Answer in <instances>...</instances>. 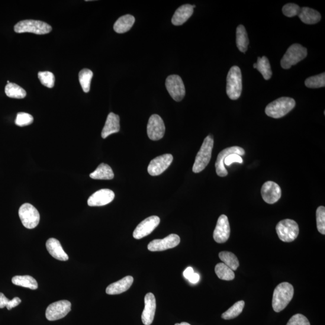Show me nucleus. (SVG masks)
Masks as SVG:
<instances>
[{
    "instance_id": "12",
    "label": "nucleus",
    "mask_w": 325,
    "mask_h": 325,
    "mask_svg": "<svg viewBox=\"0 0 325 325\" xmlns=\"http://www.w3.org/2000/svg\"><path fill=\"white\" fill-rule=\"evenodd\" d=\"M160 220L157 215H152L137 225L133 232V237L136 239H141L149 236L158 227Z\"/></svg>"
},
{
    "instance_id": "15",
    "label": "nucleus",
    "mask_w": 325,
    "mask_h": 325,
    "mask_svg": "<svg viewBox=\"0 0 325 325\" xmlns=\"http://www.w3.org/2000/svg\"><path fill=\"white\" fill-rule=\"evenodd\" d=\"M232 154H236L240 156H242L245 154V151H244L242 148L239 147H229L222 151L219 154L216 162H215V170H216V173L218 176L224 177L228 175V171L227 169L225 168L224 160L225 157Z\"/></svg>"
},
{
    "instance_id": "3",
    "label": "nucleus",
    "mask_w": 325,
    "mask_h": 325,
    "mask_svg": "<svg viewBox=\"0 0 325 325\" xmlns=\"http://www.w3.org/2000/svg\"><path fill=\"white\" fill-rule=\"evenodd\" d=\"M213 146V137L211 135H209L205 138L200 150L196 156L194 165L193 166V172H201L207 166L211 158Z\"/></svg>"
},
{
    "instance_id": "37",
    "label": "nucleus",
    "mask_w": 325,
    "mask_h": 325,
    "mask_svg": "<svg viewBox=\"0 0 325 325\" xmlns=\"http://www.w3.org/2000/svg\"><path fill=\"white\" fill-rule=\"evenodd\" d=\"M38 78L45 86L48 88H53L55 83V77L52 73L50 71L40 72L38 73Z\"/></svg>"
},
{
    "instance_id": "1",
    "label": "nucleus",
    "mask_w": 325,
    "mask_h": 325,
    "mask_svg": "<svg viewBox=\"0 0 325 325\" xmlns=\"http://www.w3.org/2000/svg\"><path fill=\"white\" fill-rule=\"evenodd\" d=\"M294 295V288L288 282H282L273 292L272 307L276 313L282 311L287 306Z\"/></svg>"
},
{
    "instance_id": "6",
    "label": "nucleus",
    "mask_w": 325,
    "mask_h": 325,
    "mask_svg": "<svg viewBox=\"0 0 325 325\" xmlns=\"http://www.w3.org/2000/svg\"><path fill=\"white\" fill-rule=\"evenodd\" d=\"M307 56L306 48L298 44H293L288 48L281 60V65L283 69H288L292 66L304 60Z\"/></svg>"
},
{
    "instance_id": "2",
    "label": "nucleus",
    "mask_w": 325,
    "mask_h": 325,
    "mask_svg": "<svg viewBox=\"0 0 325 325\" xmlns=\"http://www.w3.org/2000/svg\"><path fill=\"white\" fill-rule=\"evenodd\" d=\"M295 105L296 102L294 99L281 97L267 105L265 113L269 117L275 119L281 118L292 111Z\"/></svg>"
},
{
    "instance_id": "43",
    "label": "nucleus",
    "mask_w": 325,
    "mask_h": 325,
    "mask_svg": "<svg viewBox=\"0 0 325 325\" xmlns=\"http://www.w3.org/2000/svg\"><path fill=\"white\" fill-rule=\"evenodd\" d=\"M194 273V269H193L191 267H189V268H187L184 272H183V275H184L187 279H188Z\"/></svg>"
},
{
    "instance_id": "25",
    "label": "nucleus",
    "mask_w": 325,
    "mask_h": 325,
    "mask_svg": "<svg viewBox=\"0 0 325 325\" xmlns=\"http://www.w3.org/2000/svg\"><path fill=\"white\" fill-rule=\"evenodd\" d=\"M135 22V18L131 15L122 16L116 21L114 29L118 33H124L129 31Z\"/></svg>"
},
{
    "instance_id": "46",
    "label": "nucleus",
    "mask_w": 325,
    "mask_h": 325,
    "mask_svg": "<svg viewBox=\"0 0 325 325\" xmlns=\"http://www.w3.org/2000/svg\"><path fill=\"white\" fill-rule=\"evenodd\" d=\"M254 68H256V67H257V63H254Z\"/></svg>"
},
{
    "instance_id": "5",
    "label": "nucleus",
    "mask_w": 325,
    "mask_h": 325,
    "mask_svg": "<svg viewBox=\"0 0 325 325\" xmlns=\"http://www.w3.org/2000/svg\"><path fill=\"white\" fill-rule=\"evenodd\" d=\"M14 30L16 33H32L37 34H46L52 30L51 25L46 22L27 19L18 22L15 25Z\"/></svg>"
},
{
    "instance_id": "36",
    "label": "nucleus",
    "mask_w": 325,
    "mask_h": 325,
    "mask_svg": "<svg viewBox=\"0 0 325 325\" xmlns=\"http://www.w3.org/2000/svg\"><path fill=\"white\" fill-rule=\"evenodd\" d=\"M21 302L20 298H14L12 300H9L8 298L2 293H0V308L6 307L8 310H11L13 308L17 307Z\"/></svg>"
},
{
    "instance_id": "24",
    "label": "nucleus",
    "mask_w": 325,
    "mask_h": 325,
    "mask_svg": "<svg viewBox=\"0 0 325 325\" xmlns=\"http://www.w3.org/2000/svg\"><path fill=\"white\" fill-rule=\"evenodd\" d=\"M298 16L302 22L306 24H317L321 19L319 12L307 7L301 8Z\"/></svg>"
},
{
    "instance_id": "21",
    "label": "nucleus",
    "mask_w": 325,
    "mask_h": 325,
    "mask_svg": "<svg viewBox=\"0 0 325 325\" xmlns=\"http://www.w3.org/2000/svg\"><path fill=\"white\" fill-rule=\"evenodd\" d=\"M120 130V118L114 113L109 114L104 128H103L101 136L106 139L112 134L117 133Z\"/></svg>"
},
{
    "instance_id": "28",
    "label": "nucleus",
    "mask_w": 325,
    "mask_h": 325,
    "mask_svg": "<svg viewBox=\"0 0 325 325\" xmlns=\"http://www.w3.org/2000/svg\"><path fill=\"white\" fill-rule=\"evenodd\" d=\"M13 284L21 287L36 290L38 287L37 280L30 275L15 276L12 279Z\"/></svg>"
},
{
    "instance_id": "35",
    "label": "nucleus",
    "mask_w": 325,
    "mask_h": 325,
    "mask_svg": "<svg viewBox=\"0 0 325 325\" xmlns=\"http://www.w3.org/2000/svg\"><path fill=\"white\" fill-rule=\"evenodd\" d=\"M305 85L308 88L316 89L324 88L325 86V74L309 77L305 82Z\"/></svg>"
},
{
    "instance_id": "41",
    "label": "nucleus",
    "mask_w": 325,
    "mask_h": 325,
    "mask_svg": "<svg viewBox=\"0 0 325 325\" xmlns=\"http://www.w3.org/2000/svg\"><path fill=\"white\" fill-rule=\"evenodd\" d=\"M287 325H310V323L304 315L297 314L291 317Z\"/></svg>"
},
{
    "instance_id": "19",
    "label": "nucleus",
    "mask_w": 325,
    "mask_h": 325,
    "mask_svg": "<svg viewBox=\"0 0 325 325\" xmlns=\"http://www.w3.org/2000/svg\"><path fill=\"white\" fill-rule=\"evenodd\" d=\"M156 310L155 296L149 293L145 297V308L141 314V320L145 325H150L153 323Z\"/></svg>"
},
{
    "instance_id": "16",
    "label": "nucleus",
    "mask_w": 325,
    "mask_h": 325,
    "mask_svg": "<svg viewBox=\"0 0 325 325\" xmlns=\"http://www.w3.org/2000/svg\"><path fill=\"white\" fill-rule=\"evenodd\" d=\"M230 226L226 215L222 214L219 218L216 226L213 233V238L215 242L224 243L229 239L230 236Z\"/></svg>"
},
{
    "instance_id": "44",
    "label": "nucleus",
    "mask_w": 325,
    "mask_h": 325,
    "mask_svg": "<svg viewBox=\"0 0 325 325\" xmlns=\"http://www.w3.org/2000/svg\"><path fill=\"white\" fill-rule=\"evenodd\" d=\"M199 279H200V276H199V274L194 273L188 280L190 282L192 283V284H196V283H197L199 281Z\"/></svg>"
},
{
    "instance_id": "11",
    "label": "nucleus",
    "mask_w": 325,
    "mask_h": 325,
    "mask_svg": "<svg viewBox=\"0 0 325 325\" xmlns=\"http://www.w3.org/2000/svg\"><path fill=\"white\" fill-rule=\"evenodd\" d=\"M165 133V125L162 118L159 115L151 116L147 125V134L152 140H159L164 136Z\"/></svg>"
},
{
    "instance_id": "32",
    "label": "nucleus",
    "mask_w": 325,
    "mask_h": 325,
    "mask_svg": "<svg viewBox=\"0 0 325 325\" xmlns=\"http://www.w3.org/2000/svg\"><path fill=\"white\" fill-rule=\"evenodd\" d=\"M222 262L226 265L228 267L234 270H236L239 266V262L237 257L234 254L227 251H223L219 254Z\"/></svg>"
},
{
    "instance_id": "38",
    "label": "nucleus",
    "mask_w": 325,
    "mask_h": 325,
    "mask_svg": "<svg viewBox=\"0 0 325 325\" xmlns=\"http://www.w3.org/2000/svg\"><path fill=\"white\" fill-rule=\"evenodd\" d=\"M317 228L318 232L325 234V207L320 206L316 211Z\"/></svg>"
},
{
    "instance_id": "13",
    "label": "nucleus",
    "mask_w": 325,
    "mask_h": 325,
    "mask_svg": "<svg viewBox=\"0 0 325 325\" xmlns=\"http://www.w3.org/2000/svg\"><path fill=\"white\" fill-rule=\"evenodd\" d=\"M173 159L172 154H170L157 157L156 158L151 160L148 167V172L152 176L162 174L171 165Z\"/></svg>"
},
{
    "instance_id": "7",
    "label": "nucleus",
    "mask_w": 325,
    "mask_h": 325,
    "mask_svg": "<svg viewBox=\"0 0 325 325\" xmlns=\"http://www.w3.org/2000/svg\"><path fill=\"white\" fill-rule=\"evenodd\" d=\"M276 231L279 239L284 242H294L299 233L297 222L288 219L280 221L276 225Z\"/></svg>"
},
{
    "instance_id": "9",
    "label": "nucleus",
    "mask_w": 325,
    "mask_h": 325,
    "mask_svg": "<svg viewBox=\"0 0 325 325\" xmlns=\"http://www.w3.org/2000/svg\"><path fill=\"white\" fill-rule=\"evenodd\" d=\"M165 85L172 99L177 102L183 100L186 95V89L181 77L178 75L167 77Z\"/></svg>"
},
{
    "instance_id": "33",
    "label": "nucleus",
    "mask_w": 325,
    "mask_h": 325,
    "mask_svg": "<svg viewBox=\"0 0 325 325\" xmlns=\"http://www.w3.org/2000/svg\"><path fill=\"white\" fill-rule=\"evenodd\" d=\"M244 307V302L243 301H238L222 315V318L225 320L233 319L242 313Z\"/></svg>"
},
{
    "instance_id": "27",
    "label": "nucleus",
    "mask_w": 325,
    "mask_h": 325,
    "mask_svg": "<svg viewBox=\"0 0 325 325\" xmlns=\"http://www.w3.org/2000/svg\"><path fill=\"white\" fill-rule=\"evenodd\" d=\"M249 39L245 28L239 25L236 30V45L240 52L245 53L249 45Z\"/></svg>"
},
{
    "instance_id": "23",
    "label": "nucleus",
    "mask_w": 325,
    "mask_h": 325,
    "mask_svg": "<svg viewBox=\"0 0 325 325\" xmlns=\"http://www.w3.org/2000/svg\"><path fill=\"white\" fill-rule=\"evenodd\" d=\"M47 249L50 255L58 260L67 261L69 259L68 256L64 251L59 240L51 238L46 243Z\"/></svg>"
},
{
    "instance_id": "4",
    "label": "nucleus",
    "mask_w": 325,
    "mask_h": 325,
    "mask_svg": "<svg viewBox=\"0 0 325 325\" xmlns=\"http://www.w3.org/2000/svg\"><path fill=\"white\" fill-rule=\"evenodd\" d=\"M242 91V73L239 67L234 66L228 72L227 78V94L232 100L240 98Z\"/></svg>"
},
{
    "instance_id": "22",
    "label": "nucleus",
    "mask_w": 325,
    "mask_h": 325,
    "mask_svg": "<svg viewBox=\"0 0 325 325\" xmlns=\"http://www.w3.org/2000/svg\"><path fill=\"white\" fill-rule=\"evenodd\" d=\"M194 14V8L191 5H185L177 9L172 18V23L179 26L185 24Z\"/></svg>"
},
{
    "instance_id": "40",
    "label": "nucleus",
    "mask_w": 325,
    "mask_h": 325,
    "mask_svg": "<svg viewBox=\"0 0 325 325\" xmlns=\"http://www.w3.org/2000/svg\"><path fill=\"white\" fill-rule=\"evenodd\" d=\"M301 8L294 3H288L283 6L282 13L286 17L292 18L297 16L300 12Z\"/></svg>"
},
{
    "instance_id": "34",
    "label": "nucleus",
    "mask_w": 325,
    "mask_h": 325,
    "mask_svg": "<svg viewBox=\"0 0 325 325\" xmlns=\"http://www.w3.org/2000/svg\"><path fill=\"white\" fill-rule=\"evenodd\" d=\"M79 82L84 92L88 93L91 89V80L93 77L92 70L83 69L79 73Z\"/></svg>"
},
{
    "instance_id": "14",
    "label": "nucleus",
    "mask_w": 325,
    "mask_h": 325,
    "mask_svg": "<svg viewBox=\"0 0 325 325\" xmlns=\"http://www.w3.org/2000/svg\"><path fill=\"white\" fill-rule=\"evenodd\" d=\"M180 243V237L178 235L172 234L163 239H156L149 244L148 249L152 252L163 251L173 248Z\"/></svg>"
},
{
    "instance_id": "39",
    "label": "nucleus",
    "mask_w": 325,
    "mask_h": 325,
    "mask_svg": "<svg viewBox=\"0 0 325 325\" xmlns=\"http://www.w3.org/2000/svg\"><path fill=\"white\" fill-rule=\"evenodd\" d=\"M33 117L27 113H18L15 120V124L19 127H25L33 123Z\"/></svg>"
},
{
    "instance_id": "30",
    "label": "nucleus",
    "mask_w": 325,
    "mask_h": 325,
    "mask_svg": "<svg viewBox=\"0 0 325 325\" xmlns=\"http://www.w3.org/2000/svg\"><path fill=\"white\" fill-rule=\"evenodd\" d=\"M256 69L262 74L266 80H268L272 76L271 67H270L269 61L265 56L259 57L257 62Z\"/></svg>"
},
{
    "instance_id": "18",
    "label": "nucleus",
    "mask_w": 325,
    "mask_h": 325,
    "mask_svg": "<svg viewBox=\"0 0 325 325\" xmlns=\"http://www.w3.org/2000/svg\"><path fill=\"white\" fill-rule=\"evenodd\" d=\"M115 196L114 192L111 190L101 189L90 196L88 204L90 207H100L111 203Z\"/></svg>"
},
{
    "instance_id": "17",
    "label": "nucleus",
    "mask_w": 325,
    "mask_h": 325,
    "mask_svg": "<svg viewBox=\"0 0 325 325\" xmlns=\"http://www.w3.org/2000/svg\"><path fill=\"white\" fill-rule=\"evenodd\" d=\"M263 200L266 203L273 204L281 197V189L279 186L273 182H267L262 186V191Z\"/></svg>"
},
{
    "instance_id": "45",
    "label": "nucleus",
    "mask_w": 325,
    "mask_h": 325,
    "mask_svg": "<svg viewBox=\"0 0 325 325\" xmlns=\"http://www.w3.org/2000/svg\"><path fill=\"white\" fill-rule=\"evenodd\" d=\"M175 325H191V324L187 322H182L180 323H176Z\"/></svg>"
},
{
    "instance_id": "29",
    "label": "nucleus",
    "mask_w": 325,
    "mask_h": 325,
    "mask_svg": "<svg viewBox=\"0 0 325 325\" xmlns=\"http://www.w3.org/2000/svg\"><path fill=\"white\" fill-rule=\"evenodd\" d=\"M5 92L9 98L22 99L26 96L27 93L23 88L15 83H10L6 86Z\"/></svg>"
},
{
    "instance_id": "8",
    "label": "nucleus",
    "mask_w": 325,
    "mask_h": 325,
    "mask_svg": "<svg viewBox=\"0 0 325 325\" xmlns=\"http://www.w3.org/2000/svg\"><path fill=\"white\" fill-rule=\"evenodd\" d=\"M21 223L27 229L36 228L40 221V214L37 209L30 204L25 203L19 210Z\"/></svg>"
},
{
    "instance_id": "20",
    "label": "nucleus",
    "mask_w": 325,
    "mask_h": 325,
    "mask_svg": "<svg viewBox=\"0 0 325 325\" xmlns=\"http://www.w3.org/2000/svg\"><path fill=\"white\" fill-rule=\"evenodd\" d=\"M134 279L133 276H127L120 281L112 283L106 288V294L110 295H120L131 287Z\"/></svg>"
},
{
    "instance_id": "10",
    "label": "nucleus",
    "mask_w": 325,
    "mask_h": 325,
    "mask_svg": "<svg viewBox=\"0 0 325 325\" xmlns=\"http://www.w3.org/2000/svg\"><path fill=\"white\" fill-rule=\"evenodd\" d=\"M71 310V304L68 301H59L51 304L47 308L46 316L48 320L54 321L65 317Z\"/></svg>"
},
{
    "instance_id": "31",
    "label": "nucleus",
    "mask_w": 325,
    "mask_h": 325,
    "mask_svg": "<svg viewBox=\"0 0 325 325\" xmlns=\"http://www.w3.org/2000/svg\"><path fill=\"white\" fill-rule=\"evenodd\" d=\"M215 274L218 278L225 280V281H231L235 278L234 272L229 267L225 265L224 263H218L215 267Z\"/></svg>"
},
{
    "instance_id": "26",
    "label": "nucleus",
    "mask_w": 325,
    "mask_h": 325,
    "mask_svg": "<svg viewBox=\"0 0 325 325\" xmlns=\"http://www.w3.org/2000/svg\"><path fill=\"white\" fill-rule=\"evenodd\" d=\"M90 177L94 179H112L114 178V173L110 166L107 164L101 163L97 168L90 174Z\"/></svg>"
},
{
    "instance_id": "42",
    "label": "nucleus",
    "mask_w": 325,
    "mask_h": 325,
    "mask_svg": "<svg viewBox=\"0 0 325 325\" xmlns=\"http://www.w3.org/2000/svg\"><path fill=\"white\" fill-rule=\"evenodd\" d=\"M224 165L230 166L231 164L234 163H239L242 164L243 160L242 158V156L238 155V154H232L231 155L228 156L227 157H225L224 160Z\"/></svg>"
}]
</instances>
